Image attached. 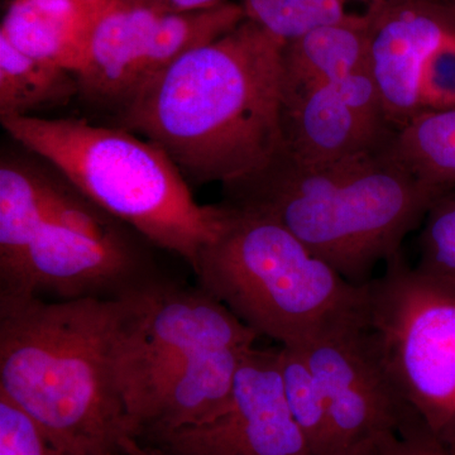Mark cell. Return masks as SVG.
I'll return each mask as SVG.
<instances>
[{
    "mask_svg": "<svg viewBox=\"0 0 455 455\" xmlns=\"http://www.w3.org/2000/svg\"><path fill=\"white\" fill-rule=\"evenodd\" d=\"M283 46L244 18L147 84L119 124L160 147L188 184L243 178L283 148Z\"/></svg>",
    "mask_w": 455,
    "mask_h": 455,
    "instance_id": "obj_1",
    "label": "cell"
},
{
    "mask_svg": "<svg viewBox=\"0 0 455 455\" xmlns=\"http://www.w3.org/2000/svg\"><path fill=\"white\" fill-rule=\"evenodd\" d=\"M149 290L112 300L0 295V396L68 453L123 455L122 353Z\"/></svg>",
    "mask_w": 455,
    "mask_h": 455,
    "instance_id": "obj_2",
    "label": "cell"
},
{
    "mask_svg": "<svg viewBox=\"0 0 455 455\" xmlns=\"http://www.w3.org/2000/svg\"><path fill=\"white\" fill-rule=\"evenodd\" d=\"M396 139V137H395ZM386 145L324 164L281 149L265 166L221 185L223 204L276 221L350 283L401 253L442 194Z\"/></svg>",
    "mask_w": 455,
    "mask_h": 455,
    "instance_id": "obj_3",
    "label": "cell"
},
{
    "mask_svg": "<svg viewBox=\"0 0 455 455\" xmlns=\"http://www.w3.org/2000/svg\"><path fill=\"white\" fill-rule=\"evenodd\" d=\"M0 119L12 139L90 202L148 243L178 254L193 271L204 248L227 226V205L197 204L169 156L130 131L82 119Z\"/></svg>",
    "mask_w": 455,
    "mask_h": 455,
    "instance_id": "obj_4",
    "label": "cell"
},
{
    "mask_svg": "<svg viewBox=\"0 0 455 455\" xmlns=\"http://www.w3.org/2000/svg\"><path fill=\"white\" fill-rule=\"evenodd\" d=\"M228 208L227 226L194 269L204 291L281 347L300 348L359 319L364 284L341 277L276 221Z\"/></svg>",
    "mask_w": 455,
    "mask_h": 455,
    "instance_id": "obj_5",
    "label": "cell"
},
{
    "mask_svg": "<svg viewBox=\"0 0 455 455\" xmlns=\"http://www.w3.org/2000/svg\"><path fill=\"white\" fill-rule=\"evenodd\" d=\"M362 326L400 396L455 455V293L400 253L364 284Z\"/></svg>",
    "mask_w": 455,
    "mask_h": 455,
    "instance_id": "obj_6",
    "label": "cell"
},
{
    "mask_svg": "<svg viewBox=\"0 0 455 455\" xmlns=\"http://www.w3.org/2000/svg\"><path fill=\"white\" fill-rule=\"evenodd\" d=\"M244 18L235 2L164 13L133 0H110L95 29L88 65L77 75L79 94L119 113L179 57L218 40Z\"/></svg>",
    "mask_w": 455,
    "mask_h": 455,
    "instance_id": "obj_7",
    "label": "cell"
},
{
    "mask_svg": "<svg viewBox=\"0 0 455 455\" xmlns=\"http://www.w3.org/2000/svg\"><path fill=\"white\" fill-rule=\"evenodd\" d=\"M259 335L202 287L149 290L124 341L121 374L132 438L164 385L197 355L253 346Z\"/></svg>",
    "mask_w": 455,
    "mask_h": 455,
    "instance_id": "obj_8",
    "label": "cell"
},
{
    "mask_svg": "<svg viewBox=\"0 0 455 455\" xmlns=\"http://www.w3.org/2000/svg\"><path fill=\"white\" fill-rule=\"evenodd\" d=\"M139 238L125 224L92 232L47 220L13 274L0 281V295L112 300L147 291L164 278Z\"/></svg>",
    "mask_w": 455,
    "mask_h": 455,
    "instance_id": "obj_9",
    "label": "cell"
},
{
    "mask_svg": "<svg viewBox=\"0 0 455 455\" xmlns=\"http://www.w3.org/2000/svg\"><path fill=\"white\" fill-rule=\"evenodd\" d=\"M283 149L324 164L391 142L392 127L370 64L283 76Z\"/></svg>",
    "mask_w": 455,
    "mask_h": 455,
    "instance_id": "obj_10",
    "label": "cell"
},
{
    "mask_svg": "<svg viewBox=\"0 0 455 455\" xmlns=\"http://www.w3.org/2000/svg\"><path fill=\"white\" fill-rule=\"evenodd\" d=\"M140 442L173 455H310L284 396L278 349L254 347L242 359L221 411Z\"/></svg>",
    "mask_w": 455,
    "mask_h": 455,
    "instance_id": "obj_11",
    "label": "cell"
},
{
    "mask_svg": "<svg viewBox=\"0 0 455 455\" xmlns=\"http://www.w3.org/2000/svg\"><path fill=\"white\" fill-rule=\"evenodd\" d=\"M299 349L324 394L338 455L400 433L419 419L383 370L364 333L362 315Z\"/></svg>",
    "mask_w": 455,
    "mask_h": 455,
    "instance_id": "obj_12",
    "label": "cell"
},
{
    "mask_svg": "<svg viewBox=\"0 0 455 455\" xmlns=\"http://www.w3.org/2000/svg\"><path fill=\"white\" fill-rule=\"evenodd\" d=\"M366 5L368 60L386 116L398 131L423 112L421 74L427 60L455 33L448 0H361Z\"/></svg>",
    "mask_w": 455,
    "mask_h": 455,
    "instance_id": "obj_13",
    "label": "cell"
},
{
    "mask_svg": "<svg viewBox=\"0 0 455 455\" xmlns=\"http://www.w3.org/2000/svg\"><path fill=\"white\" fill-rule=\"evenodd\" d=\"M110 0H13L0 36L26 55L83 73L92 37Z\"/></svg>",
    "mask_w": 455,
    "mask_h": 455,
    "instance_id": "obj_14",
    "label": "cell"
},
{
    "mask_svg": "<svg viewBox=\"0 0 455 455\" xmlns=\"http://www.w3.org/2000/svg\"><path fill=\"white\" fill-rule=\"evenodd\" d=\"M253 347H221L188 362L155 398L134 438L149 440L217 415L229 400L242 359Z\"/></svg>",
    "mask_w": 455,
    "mask_h": 455,
    "instance_id": "obj_15",
    "label": "cell"
},
{
    "mask_svg": "<svg viewBox=\"0 0 455 455\" xmlns=\"http://www.w3.org/2000/svg\"><path fill=\"white\" fill-rule=\"evenodd\" d=\"M60 173L50 175L16 155L0 163V281L20 265L50 214Z\"/></svg>",
    "mask_w": 455,
    "mask_h": 455,
    "instance_id": "obj_16",
    "label": "cell"
},
{
    "mask_svg": "<svg viewBox=\"0 0 455 455\" xmlns=\"http://www.w3.org/2000/svg\"><path fill=\"white\" fill-rule=\"evenodd\" d=\"M79 94L74 74L26 55L0 36V118L35 116Z\"/></svg>",
    "mask_w": 455,
    "mask_h": 455,
    "instance_id": "obj_17",
    "label": "cell"
},
{
    "mask_svg": "<svg viewBox=\"0 0 455 455\" xmlns=\"http://www.w3.org/2000/svg\"><path fill=\"white\" fill-rule=\"evenodd\" d=\"M398 155L440 194L455 188V109L421 112L397 131Z\"/></svg>",
    "mask_w": 455,
    "mask_h": 455,
    "instance_id": "obj_18",
    "label": "cell"
},
{
    "mask_svg": "<svg viewBox=\"0 0 455 455\" xmlns=\"http://www.w3.org/2000/svg\"><path fill=\"white\" fill-rule=\"evenodd\" d=\"M284 396L310 455H338L324 394L301 349L280 347Z\"/></svg>",
    "mask_w": 455,
    "mask_h": 455,
    "instance_id": "obj_19",
    "label": "cell"
},
{
    "mask_svg": "<svg viewBox=\"0 0 455 455\" xmlns=\"http://www.w3.org/2000/svg\"><path fill=\"white\" fill-rule=\"evenodd\" d=\"M350 0H241L245 18L287 44L348 16Z\"/></svg>",
    "mask_w": 455,
    "mask_h": 455,
    "instance_id": "obj_20",
    "label": "cell"
},
{
    "mask_svg": "<svg viewBox=\"0 0 455 455\" xmlns=\"http://www.w3.org/2000/svg\"><path fill=\"white\" fill-rule=\"evenodd\" d=\"M419 247L420 259L415 267L455 293V188L431 204L423 221Z\"/></svg>",
    "mask_w": 455,
    "mask_h": 455,
    "instance_id": "obj_21",
    "label": "cell"
},
{
    "mask_svg": "<svg viewBox=\"0 0 455 455\" xmlns=\"http://www.w3.org/2000/svg\"><path fill=\"white\" fill-rule=\"evenodd\" d=\"M420 106L423 112L455 109V33L445 38L425 62Z\"/></svg>",
    "mask_w": 455,
    "mask_h": 455,
    "instance_id": "obj_22",
    "label": "cell"
},
{
    "mask_svg": "<svg viewBox=\"0 0 455 455\" xmlns=\"http://www.w3.org/2000/svg\"><path fill=\"white\" fill-rule=\"evenodd\" d=\"M0 455H74L57 447L31 418L0 396Z\"/></svg>",
    "mask_w": 455,
    "mask_h": 455,
    "instance_id": "obj_23",
    "label": "cell"
},
{
    "mask_svg": "<svg viewBox=\"0 0 455 455\" xmlns=\"http://www.w3.org/2000/svg\"><path fill=\"white\" fill-rule=\"evenodd\" d=\"M373 455H453L436 439L420 419L400 433L386 434L374 440Z\"/></svg>",
    "mask_w": 455,
    "mask_h": 455,
    "instance_id": "obj_24",
    "label": "cell"
},
{
    "mask_svg": "<svg viewBox=\"0 0 455 455\" xmlns=\"http://www.w3.org/2000/svg\"><path fill=\"white\" fill-rule=\"evenodd\" d=\"M133 2L164 13H188V12L220 7L232 0H133Z\"/></svg>",
    "mask_w": 455,
    "mask_h": 455,
    "instance_id": "obj_25",
    "label": "cell"
},
{
    "mask_svg": "<svg viewBox=\"0 0 455 455\" xmlns=\"http://www.w3.org/2000/svg\"><path fill=\"white\" fill-rule=\"evenodd\" d=\"M122 451L123 455H173L131 436L123 440Z\"/></svg>",
    "mask_w": 455,
    "mask_h": 455,
    "instance_id": "obj_26",
    "label": "cell"
},
{
    "mask_svg": "<svg viewBox=\"0 0 455 455\" xmlns=\"http://www.w3.org/2000/svg\"><path fill=\"white\" fill-rule=\"evenodd\" d=\"M373 448H374V440L370 443H366V444L361 445L353 451L349 455H373Z\"/></svg>",
    "mask_w": 455,
    "mask_h": 455,
    "instance_id": "obj_27",
    "label": "cell"
},
{
    "mask_svg": "<svg viewBox=\"0 0 455 455\" xmlns=\"http://www.w3.org/2000/svg\"><path fill=\"white\" fill-rule=\"evenodd\" d=\"M449 3H451V5H453V8L455 9V0H448Z\"/></svg>",
    "mask_w": 455,
    "mask_h": 455,
    "instance_id": "obj_28",
    "label": "cell"
}]
</instances>
